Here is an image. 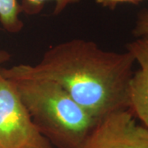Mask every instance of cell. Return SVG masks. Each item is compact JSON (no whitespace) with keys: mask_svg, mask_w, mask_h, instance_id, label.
I'll return each instance as SVG.
<instances>
[{"mask_svg":"<svg viewBox=\"0 0 148 148\" xmlns=\"http://www.w3.org/2000/svg\"><path fill=\"white\" fill-rule=\"evenodd\" d=\"M0 148H53L33 123L15 86L1 73Z\"/></svg>","mask_w":148,"mask_h":148,"instance_id":"cell-3","label":"cell"},{"mask_svg":"<svg viewBox=\"0 0 148 148\" xmlns=\"http://www.w3.org/2000/svg\"><path fill=\"white\" fill-rule=\"evenodd\" d=\"M135 59L128 51L102 49L95 43L73 39L50 47L36 65L0 69L8 77H36L61 86L97 120L129 109V85Z\"/></svg>","mask_w":148,"mask_h":148,"instance_id":"cell-1","label":"cell"},{"mask_svg":"<svg viewBox=\"0 0 148 148\" xmlns=\"http://www.w3.org/2000/svg\"><path fill=\"white\" fill-rule=\"evenodd\" d=\"M10 53H8V51L0 49V69H2L1 65L6 63L7 61H8L10 59Z\"/></svg>","mask_w":148,"mask_h":148,"instance_id":"cell-10","label":"cell"},{"mask_svg":"<svg viewBox=\"0 0 148 148\" xmlns=\"http://www.w3.org/2000/svg\"><path fill=\"white\" fill-rule=\"evenodd\" d=\"M5 78L15 86L33 123L52 146L80 148L100 121L52 80L36 77Z\"/></svg>","mask_w":148,"mask_h":148,"instance_id":"cell-2","label":"cell"},{"mask_svg":"<svg viewBox=\"0 0 148 148\" xmlns=\"http://www.w3.org/2000/svg\"><path fill=\"white\" fill-rule=\"evenodd\" d=\"M143 0H95V2L102 7L109 8L114 9L116 8L117 5L121 3H132V4H138Z\"/></svg>","mask_w":148,"mask_h":148,"instance_id":"cell-9","label":"cell"},{"mask_svg":"<svg viewBox=\"0 0 148 148\" xmlns=\"http://www.w3.org/2000/svg\"><path fill=\"white\" fill-rule=\"evenodd\" d=\"M80 148H148V128L130 109L114 111L96 123Z\"/></svg>","mask_w":148,"mask_h":148,"instance_id":"cell-4","label":"cell"},{"mask_svg":"<svg viewBox=\"0 0 148 148\" xmlns=\"http://www.w3.org/2000/svg\"><path fill=\"white\" fill-rule=\"evenodd\" d=\"M46 1H53L55 8L53 10L54 14H59L71 4L77 3L82 0H22L21 6V12L28 15H35L42 10L44 4Z\"/></svg>","mask_w":148,"mask_h":148,"instance_id":"cell-7","label":"cell"},{"mask_svg":"<svg viewBox=\"0 0 148 148\" xmlns=\"http://www.w3.org/2000/svg\"><path fill=\"white\" fill-rule=\"evenodd\" d=\"M21 12L17 0H0V23L7 32H21L23 28V22L19 17Z\"/></svg>","mask_w":148,"mask_h":148,"instance_id":"cell-6","label":"cell"},{"mask_svg":"<svg viewBox=\"0 0 148 148\" xmlns=\"http://www.w3.org/2000/svg\"><path fill=\"white\" fill-rule=\"evenodd\" d=\"M126 49L139 65L130 81L129 109L148 128V38H138Z\"/></svg>","mask_w":148,"mask_h":148,"instance_id":"cell-5","label":"cell"},{"mask_svg":"<svg viewBox=\"0 0 148 148\" xmlns=\"http://www.w3.org/2000/svg\"><path fill=\"white\" fill-rule=\"evenodd\" d=\"M132 34L137 38H148V9L139 12Z\"/></svg>","mask_w":148,"mask_h":148,"instance_id":"cell-8","label":"cell"}]
</instances>
